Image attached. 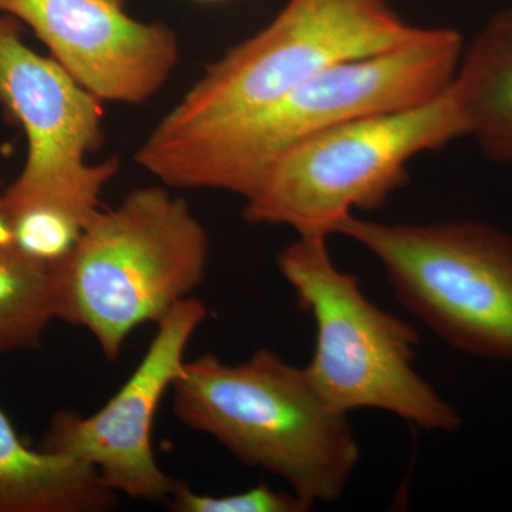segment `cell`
Masks as SVG:
<instances>
[{
    "label": "cell",
    "mask_w": 512,
    "mask_h": 512,
    "mask_svg": "<svg viewBox=\"0 0 512 512\" xmlns=\"http://www.w3.org/2000/svg\"><path fill=\"white\" fill-rule=\"evenodd\" d=\"M463 50L456 30L426 29L393 52L329 67L247 116L178 143L141 144L137 164L167 187L227 191L247 200L279 158L316 134L446 93Z\"/></svg>",
    "instance_id": "1"
},
{
    "label": "cell",
    "mask_w": 512,
    "mask_h": 512,
    "mask_svg": "<svg viewBox=\"0 0 512 512\" xmlns=\"http://www.w3.org/2000/svg\"><path fill=\"white\" fill-rule=\"evenodd\" d=\"M171 390L180 423L313 505L338 500L355 474L360 447L348 414L323 402L305 367L272 350L239 365L211 353L185 360Z\"/></svg>",
    "instance_id": "2"
},
{
    "label": "cell",
    "mask_w": 512,
    "mask_h": 512,
    "mask_svg": "<svg viewBox=\"0 0 512 512\" xmlns=\"http://www.w3.org/2000/svg\"><path fill=\"white\" fill-rule=\"evenodd\" d=\"M210 248L183 198L164 187L137 188L97 212L57 266V319L92 333L114 362L134 330L160 322L200 288Z\"/></svg>",
    "instance_id": "3"
},
{
    "label": "cell",
    "mask_w": 512,
    "mask_h": 512,
    "mask_svg": "<svg viewBox=\"0 0 512 512\" xmlns=\"http://www.w3.org/2000/svg\"><path fill=\"white\" fill-rule=\"evenodd\" d=\"M328 237H298L278 255V268L302 311L315 322V350L305 367L335 412H389L420 430L454 433L461 417L417 372V330L367 299L359 278L340 271Z\"/></svg>",
    "instance_id": "4"
},
{
    "label": "cell",
    "mask_w": 512,
    "mask_h": 512,
    "mask_svg": "<svg viewBox=\"0 0 512 512\" xmlns=\"http://www.w3.org/2000/svg\"><path fill=\"white\" fill-rule=\"evenodd\" d=\"M461 137L466 124L450 89L419 106L343 121L279 158L245 200L244 218L329 237L342 218L380 210L406 187L413 158Z\"/></svg>",
    "instance_id": "5"
},
{
    "label": "cell",
    "mask_w": 512,
    "mask_h": 512,
    "mask_svg": "<svg viewBox=\"0 0 512 512\" xmlns=\"http://www.w3.org/2000/svg\"><path fill=\"white\" fill-rule=\"evenodd\" d=\"M424 30L387 0H288L261 32L211 63L144 144L178 143L247 116L329 67L393 52Z\"/></svg>",
    "instance_id": "6"
},
{
    "label": "cell",
    "mask_w": 512,
    "mask_h": 512,
    "mask_svg": "<svg viewBox=\"0 0 512 512\" xmlns=\"http://www.w3.org/2000/svg\"><path fill=\"white\" fill-rule=\"evenodd\" d=\"M372 252L394 296L451 348L512 363V237L476 221L333 227Z\"/></svg>",
    "instance_id": "7"
},
{
    "label": "cell",
    "mask_w": 512,
    "mask_h": 512,
    "mask_svg": "<svg viewBox=\"0 0 512 512\" xmlns=\"http://www.w3.org/2000/svg\"><path fill=\"white\" fill-rule=\"evenodd\" d=\"M103 103L55 59L33 52L16 19L0 15V106L28 140L22 173L0 195L9 224L23 212L46 210L84 231L101 210V194L120 170L116 157L87 161L104 141Z\"/></svg>",
    "instance_id": "8"
},
{
    "label": "cell",
    "mask_w": 512,
    "mask_h": 512,
    "mask_svg": "<svg viewBox=\"0 0 512 512\" xmlns=\"http://www.w3.org/2000/svg\"><path fill=\"white\" fill-rule=\"evenodd\" d=\"M198 298L184 299L160 322L140 365L99 412L56 413L39 448L96 468L117 495L167 503L177 487L154 456L151 433L161 400L183 372L192 336L207 318Z\"/></svg>",
    "instance_id": "9"
},
{
    "label": "cell",
    "mask_w": 512,
    "mask_h": 512,
    "mask_svg": "<svg viewBox=\"0 0 512 512\" xmlns=\"http://www.w3.org/2000/svg\"><path fill=\"white\" fill-rule=\"evenodd\" d=\"M0 15L26 23L101 101L146 103L180 60L173 30L131 18L126 0H0Z\"/></svg>",
    "instance_id": "10"
},
{
    "label": "cell",
    "mask_w": 512,
    "mask_h": 512,
    "mask_svg": "<svg viewBox=\"0 0 512 512\" xmlns=\"http://www.w3.org/2000/svg\"><path fill=\"white\" fill-rule=\"evenodd\" d=\"M116 505L96 468L26 447L0 409V512H104Z\"/></svg>",
    "instance_id": "11"
},
{
    "label": "cell",
    "mask_w": 512,
    "mask_h": 512,
    "mask_svg": "<svg viewBox=\"0 0 512 512\" xmlns=\"http://www.w3.org/2000/svg\"><path fill=\"white\" fill-rule=\"evenodd\" d=\"M450 90L467 137L491 160L512 164V9L464 47Z\"/></svg>",
    "instance_id": "12"
},
{
    "label": "cell",
    "mask_w": 512,
    "mask_h": 512,
    "mask_svg": "<svg viewBox=\"0 0 512 512\" xmlns=\"http://www.w3.org/2000/svg\"><path fill=\"white\" fill-rule=\"evenodd\" d=\"M56 319V268L0 245V353L39 348Z\"/></svg>",
    "instance_id": "13"
},
{
    "label": "cell",
    "mask_w": 512,
    "mask_h": 512,
    "mask_svg": "<svg viewBox=\"0 0 512 512\" xmlns=\"http://www.w3.org/2000/svg\"><path fill=\"white\" fill-rule=\"evenodd\" d=\"M167 504L175 512H306L313 507L293 491L284 493L272 490L265 484L242 493L215 497L195 493L184 481H178Z\"/></svg>",
    "instance_id": "14"
},
{
    "label": "cell",
    "mask_w": 512,
    "mask_h": 512,
    "mask_svg": "<svg viewBox=\"0 0 512 512\" xmlns=\"http://www.w3.org/2000/svg\"><path fill=\"white\" fill-rule=\"evenodd\" d=\"M0 245H2V247H12V245H16L13 229L2 214H0Z\"/></svg>",
    "instance_id": "15"
},
{
    "label": "cell",
    "mask_w": 512,
    "mask_h": 512,
    "mask_svg": "<svg viewBox=\"0 0 512 512\" xmlns=\"http://www.w3.org/2000/svg\"><path fill=\"white\" fill-rule=\"evenodd\" d=\"M201 2H220V0H201Z\"/></svg>",
    "instance_id": "16"
}]
</instances>
